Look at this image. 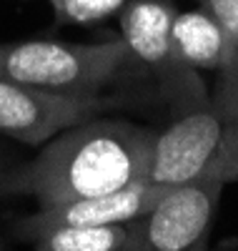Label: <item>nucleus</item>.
Masks as SVG:
<instances>
[{"mask_svg":"<svg viewBox=\"0 0 238 251\" xmlns=\"http://www.w3.org/2000/svg\"><path fill=\"white\" fill-rule=\"evenodd\" d=\"M156 131L125 118L91 116L40 146L35 158L15 166L10 196L38 206L98 196L145 178Z\"/></svg>","mask_w":238,"mask_h":251,"instance_id":"1","label":"nucleus"},{"mask_svg":"<svg viewBox=\"0 0 238 251\" xmlns=\"http://www.w3.org/2000/svg\"><path fill=\"white\" fill-rule=\"evenodd\" d=\"M123 40L66 43V40H18L0 43V75L30 86L98 96L128 66Z\"/></svg>","mask_w":238,"mask_h":251,"instance_id":"2","label":"nucleus"},{"mask_svg":"<svg viewBox=\"0 0 238 251\" xmlns=\"http://www.w3.org/2000/svg\"><path fill=\"white\" fill-rule=\"evenodd\" d=\"M176 5L170 0H128L120 15V40L128 50V60L143 66L181 106L206 100V93L196 78L176 55L170 40V25L176 18Z\"/></svg>","mask_w":238,"mask_h":251,"instance_id":"3","label":"nucleus"},{"mask_svg":"<svg viewBox=\"0 0 238 251\" xmlns=\"http://www.w3.org/2000/svg\"><path fill=\"white\" fill-rule=\"evenodd\" d=\"M223 188V181L211 176L170 186L150 211L131 221L133 251L201 249Z\"/></svg>","mask_w":238,"mask_h":251,"instance_id":"4","label":"nucleus"},{"mask_svg":"<svg viewBox=\"0 0 238 251\" xmlns=\"http://www.w3.org/2000/svg\"><path fill=\"white\" fill-rule=\"evenodd\" d=\"M111 106L113 100L100 93H55L0 75V133L25 146H43L60 131L100 116Z\"/></svg>","mask_w":238,"mask_h":251,"instance_id":"5","label":"nucleus"},{"mask_svg":"<svg viewBox=\"0 0 238 251\" xmlns=\"http://www.w3.org/2000/svg\"><path fill=\"white\" fill-rule=\"evenodd\" d=\"M226 118L215 100L206 98L181 111V116L156 133L145 178L158 186H181L201 178L223 146Z\"/></svg>","mask_w":238,"mask_h":251,"instance_id":"6","label":"nucleus"},{"mask_svg":"<svg viewBox=\"0 0 238 251\" xmlns=\"http://www.w3.org/2000/svg\"><path fill=\"white\" fill-rule=\"evenodd\" d=\"M170 186L150 183L148 178H138L123 188L98 196L73 199L53 206H40L38 211L15 221V236L25 241L28 236L58 226H85V224H125L150 211Z\"/></svg>","mask_w":238,"mask_h":251,"instance_id":"7","label":"nucleus"},{"mask_svg":"<svg viewBox=\"0 0 238 251\" xmlns=\"http://www.w3.org/2000/svg\"><path fill=\"white\" fill-rule=\"evenodd\" d=\"M176 55L193 71H223L231 43L223 25L203 5L201 10L176 13L170 25Z\"/></svg>","mask_w":238,"mask_h":251,"instance_id":"8","label":"nucleus"},{"mask_svg":"<svg viewBox=\"0 0 238 251\" xmlns=\"http://www.w3.org/2000/svg\"><path fill=\"white\" fill-rule=\"evenodd\" d=\"M35 251H133L131 221L46 228L25 239Z\"/></svg>","mask_w":238,"mask_h":251,"instance_id":"9","label":"nucleus"},{"mask_svg":"<svg viewBox=\"0 0 238 251\" xmlns=\"http://www.w3.org/2000/svg\"><path fill=\"white\" fill-rule=\"evenodd\" d=\"M125 3L128 0H53V10L58 23L93 25L118 15Z\"/></svg>","mask_w":238,"mask_h":251,"instance_id":"10","label":"nucleus"},{"mask_svg":"<svg viewBox=\"0 0 238 251\" xmlns=\"http://www.w3.org/2000/svg\"><path fill=\"white\" fill-rule=\"evenodd\" d=\"M203 8L218 20L223 25L226 35H228V43L233 48L236 38H238V0H201ZM231 55V53H228ZM228 63V60H226Z\"/></svg>","mask_w":238,"mask_h":251,"instance_id":"11","label":"nucleus"},{"mask_svg":"<svg viewBox=\"0 0 238 251\" xmlns=\"http://www.w3.org/2000/svg\"><path fill=\"white\" fill-rule=\"evenodd\" d=\"M13 171H15V166H13L10 158L3 153V149H0V199H3V196H10Z\"/></svg>","mask_w":238,"mask_h":251,"instance_id":"12","label":"nucleus"},{"mask_svg":"<svg viewBox=\"0 0 238 251\" xmlns=\"http://www.w3.org/2000/svg\"><path fill=\"white\" fill-rule=\"evenodd\" d=\"M233 181H238V166H236V174H233Z\"/></svg>","mask_w":238,"mask_h":251,"instance_id":"13","label":"nucleus"},{"mask_svg":"<svg viewBox=\"0 0 238 251\" xmlns=\"http://www.w3.org/2000/svg\"><path fill=\"white\" fill-rule=\"evenodd\" d=\"M50 3H53V0H50Z\"/></svg>","mask_w":238,"mask_h":251,"instance_id":"14","label":"nucleus"}]
</instances>
